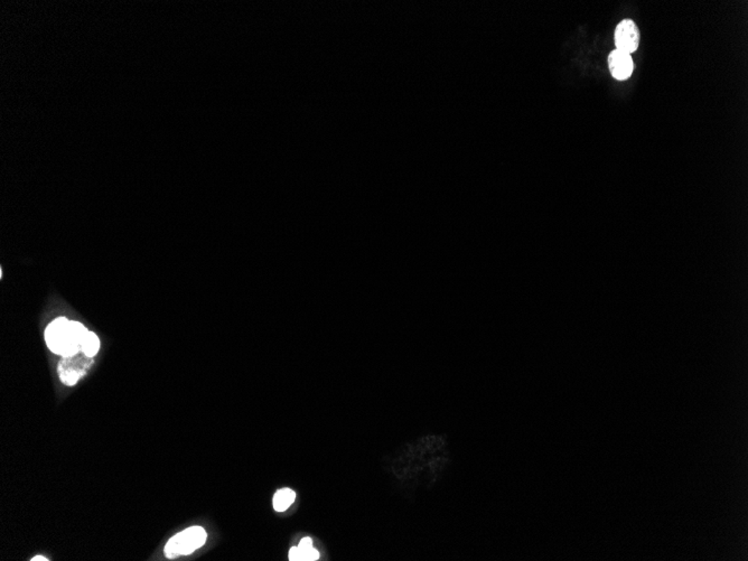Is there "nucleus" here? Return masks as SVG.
Wrapping results in <instances>:
<instances>
[{"label":"nucleus","instance_id":"1","mask_svg":"<svg viewBox=\"0 0 748 561\" xmlns=\"http://www.w3.org/2000/svg\"><path fill=\"white\" fill-rule=\"evenodd\" d=\"M87 332L81 323L58 317L45 331V341L53 353L66 358L81 352L82 343Z\"/></svg>","mask_w":748,"mask_h":561},{"label":"nucleus","instance_id":"2","mask_svg":"<svg viewBox=\"0 0 748 561\" xmlns=\"http://www.w3.org/2000/svg\"><path fill=\"white\" fill-rule=\"evenodd\" d=\"M205 530L202 527H191L177 533L165 545V556L169 559L191 555L205 543Z\"/></svg>","mask_w":748,"mask_h":561},{"label":"nucleus","instance_id":"3","mask_svg":"<svg viewBox=\"0 0 748 561\" xmlns=\"http://www.w3.org/2000/svg\"><path fill=\"white\" fill-rule=\"evenodd\" d=\"M93 362V358L85 356L82 351L75 356H66L58 363V377L64 385L72 387L89 372Z\"/></svg>","mask_w":748,"mask_h":561},{"label":"nucleus","instance_id":"4","mask_svg":"<svg viewBox=\"0 0 748 561\" xmlns=\"http://www.w3.org/2000/svg\"><path fill=\"white\" fill-rule=\"evenodd\" d=\"M615 45L616 50L625 53H634L640 45V31L632 19H624L615 29Z\"/></svg>","mask_w":748,"mask_h":561},{"label":"nucleus","instance_id":"5","mask_svg":"<svg viewBox=\"0 0 748 561\" xmlns=\"http://www.w3.org/2000/svg\"><path fill=\"white\" fill-rule=\"evenodd\" d=\"M609 66L611 75L619 81L630 79L634 70L631 54L619 50H611L609 55Z\"/></svg>","mask_w":748,"mask_h":561},{"label":"nucleus","instance_id":"6","mask_svg":"<svg viewBox=\"0 0 748 561\" xmlns=\"http://www.w3.org/2000/svg\"><path fill=\"white\" fill-rule=\"evenodd\" d=\"M296 493L290 488H282L276 492L274 496V508L276 511L284 512L294 503Z\"/></svg>","mask_w":748,"mask_h":561},{"label":"nucleus","instance_id":"7","mask_svg":"<svg viewBox=\"0 0 748 561\" xmlns=\"http://www.w3.org/2000/svg\"><path fill=\"white\" fill-rule=\"evenodd\" d=\"M319 558V552L313 547H293L289 551V560L315 561Z\"/></svg>","mask_w":748,"mask_h":561},{"label":"nucleus","instance_id":"8","mask_svg":"<svg viewBox=\"0 0 748 561\" xmlns=\"http://www.w3.org/2000/svg\"><path fill=\"white\" fill-rule=\"evenodd\" d=\"M82 352L89 358H95L100 350V340L93 332H87L85 341L82 343Z\"/></svg>","mask_w":748,"mask_h":561},{"label":"nucleus","instance_id":"9","mask_svg":"<svg viewBox=\"0 0 748 561\" xmlns=\"http://www.w3.org/2000/svg\"><path fill=\"white\" fill-rule=\"evenodd\" d=\"M31 560H32V561H48V559L45 558V557H43V556H36V557H34V558L31 559Z\"/></svg>","mask_w":748,"mask_h":561}]
</instances>
